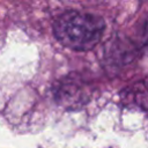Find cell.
Masks as SVG:
<instances>
[{"mask_svg": "<svg viewBox=\"0 0 148 148\" xmlns=\"http://www.w3.org/2000/svg\"><path fill=\"white\" fill-rule=\"evenodd\" d=\"M104 28L105 23L101 16L68 10L56 20L53 32L64 46L75 51H87L99 43Z\"/></svg>", "mask_w": 148, "mask_h": 148, "instance_id": "obj_1", "label": "cell"}, {"mask_svg": "<svg viewBox=\"0 0 148 148\" xmlns=\"http://www.w3.org/2000/svg\"><path fill=\"white\" fill-rule=\"evenodd\" d=\"M56 97L57 101L66 108H75L77 104L80 105L88 99L83 84L75 79L69 77H66L62 82H60Z\"/></svg>", "mask_w": 148, "mask_h": 148, "instance_id": "obj_2", "label": "cell"}]
</instances>
